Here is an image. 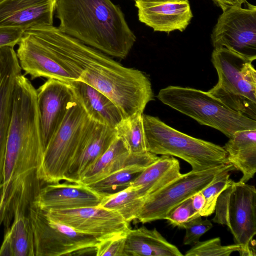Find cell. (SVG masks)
<instances>
[{
	"label": "cell",
	"mask_w": 256,
	"mask_h": 256,
	"mask_svg": "<svg viewBox=\"0 0 256 256\" xmlns=\"http://www.w3.org/2000/svg\"><path fill=\"white\" fill-rule=\"evenodd\" d=\"M145 168L139 166L124 168L86 186L102 198L108 196L131 186Z\"/></svg>",
	"instance_id": "cell-27"
},
{
	"label": "cell",
	"mask_w": 256,
	"mask_h": 256,
	"mask_svg": "<svg viewBox=\"0 0 256 256\" xmlns=\"http://www.w3.org/2000/svg\"><path fill=\"white\" fill-rule=\"evenodd\" d=\"M44 152L36 89L21 74L16 80L12 116L5 152L0 206L6 211L11 210L14 195L22 182L36 172Z\"/></svg>",
	"instance_id": "cell-1"
},
{
	"label": "cell",
	"mask_w": 256,
	"mask_h": 256,
	"mask_svg": "<svg viewBox=\"0 0 256 256\" xmlns=\"http://www.w3.org/2000/svg\"><path fill=\"white\" fill-rule=\"evenodd\" d=\"M89 119L83 108L74 99L44 152L36 172L40 181L51 184L64 180Z\"/></svg>",
	"instance_id": "cell-9"
},
{
	"label": "cell",
	"mask_w": 256,
	"mask_h": 256,
	"mask_svg": "<svg viewBox=\"0 0 256 256\" xmlns=\"http://www.w3.org/2000/svg\"><path fill=\"white\" fill-rule=\"evenodd\" d=\"M212 224L208 219L202 220L198 216L184 223L182 228L186 230L183 243L184 245H193L200 241V237L211 229Z\"/></svg>",
	"instance_id": "cell-31"
},
{
	"label": "cell",
	"mask_w": 256,
	"mask_h": 256,
	"mask_svg": "<svg viewBox=\"0 0 256 256\" xmlns=\"http://www.w3.org/2000/svg\"><path fill=\"white\" fill-rule=\"evenodd\" d=\"M56 0H0V26L26 30L53 25Z\"/></svg>",
	"instance_id": "cell-19"
},
{
	"label": "cell",
	"mask_w": 256,
	"mask_h": 256,
	"mask_svg": "<svg viewBox=\"0 0 256 256\" xmlns=\"http://www.w3.org/2000/svg\"><path fill=\"white\" fill-rule=\"evenodd\" d=\"M55 12L61 30L106 54L124 58L136 41L111 0H56Z\"/></svg>",
	"instance_id": "cell-2"
},
{
	"label": "cell",
	"mask_w": 256,
	"mask_h": 256,
	"mask_svg": "<svg viewBox=\"0 0 256 256\" xmlns=\"http://www.w3.org/2000/svg\"><path fill=\"white\" fill-rule=\"evenodd\" d=\"M142 114H138L124 118L115 128L118 137L124 142L132 154H141L146 150Z\"/></svg>",
	"instance_id": "cell-28"
},
{
	"label": "cell",
	"mask_w": 256,
	"mask_h": 256,
	"mask_svg": "<svg viewBox=\"0 0 256 256\" xmlns=\"http://www.w3.org/2000/svg\"><path fill=\"white\" fill-rule=\"evenodd\" d=\"M142 118L148 152L179 158L188 163L194 172L230 164L222 146L182 132L158 117L143 114Z\"/></svg>",
	"instance_id": "cell-4"
},
{
	"label": "cell",
	"mask_w": 256,
	"mask_h": 256,
	"mask_svg": "<svg viewBox=\"0 0 256 256\" xmlns=\"http://www.w3.org/2000/svg\"><path fill=\"white\" fill-rule=\"evenodd\" d=\"M78 80L110 98L124 118L142 114L146 104L154 100L151 83L143 72L124 67L109 56L88 64Z\"/></svg>",
	"instance_id": "cell-3"
},
{
	"label": "cell",
	"mask_w": 256,
	"mask_h": 256,
	"mask_svg": "<svg viewBox=\"0 0 256 256\" xmlns=\"http://www.w3.org/2000/svg\"><path fill=\"white\" fill-rule=\"evenodd\" d=\"M186 256H229L235 252H239L240 247L234 244L222 246L220 238H215L205 241H198L192 245Z\"/></svg>",
	"instance_id": "cell-30"
},
{
	"label": "cell",
	"mask_w": 256,
	"mask_h": 256,
	"mask_svg": "<svg viewBox=\"0 0 256 256\" xmlns=\"http://www.w3.org/2000/svg\"><path fill=\"white\" fill-rule=\"evenodd\" d=\"M138 20L154 31L183 32L193 16L188 0L136 2Z\"/></svg>",
	"instance_id": "cell-18"
},
{
	"label": "cell",
	"mask_w": 256,
	"mask_h": 256,
	"mask_svg": "<svg viewBox=\"0 0 256 256\" xmlns=\"http://www.w3.org/2000/svg\"><path fill=\"white\" fill-rule=\"evenodd\" d=\"M2 191H3V184L2 183H0V204L1 203V201H2Z\"/></svg>",
	"instance_id": "cell-40"
},
{
	"label": "cell",
	"mask_w": 256,
	"mask_h": 256,
	"mask_svg": "<svg viewBox=\"0 0 256 256\" xmlns=\"http://www.w3.org/2000/svg\"><path fill=\"white\" fill-rule=\"evenodd\" d=\"M232 8L224 12L211 39L214 48H226L253 61L256 59V6Z\"/></svg>",
	"instance_id": "cell-12"
},
{
	"label": "cell",
	"mask_w": 256,
	"mask_h": 256,
	"mask_svg": "<svg viewBox=\"0 0 256 256\" xmlns=\"http://www.w3.org/2000/svg\"><path fill=\"white\" fill-rule=\"evenodd\" d=\"M144 202L138 190L130 186L115 194L102 198L100 207L115 212L130 223L136 220Z\"/></svg>",
	"instance_id": "cell-26"
},
{
	"label": "cell",
	"mask_w": 256,
	"mask_h": 256,
	"mask_svg": "<svg viewBox=\"0 0 256 256\" xmlns=\"http://www.w3.org/2000/svg\"><path fill=\"white\" fill-rule=\"evenodd\" d=\"M6 214L3 208H0V226L1 224L4 222L5 218H6Z\"/></svg>",
	"instance_id": "cell-38"
},
{
	"label": "cell",
	"mask_w": 256,
	"mask_h": 256,
	"mask_svg": "<svg viewBox=\"0 0 256 256\" xmlns=\"http://www.w3.org/2000/svg\"><path fill=\"white\" fill-rule=\"evenodd\" d=\"M222 147L229 162L242 173L239 181L246 183L256 172V129L236 132Z\"/></svg>",
	"instance_id": "cell-24"
},
{
	"label": "cell",
	"mask_w": 256,
	"mask_h": 256,
	"mask_svg": "<svg viewBox=\"0 0 256 256\" xmlns=\"http://www.w3.org/2000/svg\"><path fill=\"white\" fill-rule=\"evenodd\" d=\"M39 182L35 174L27 177L12 199L14 221L10 228L14 256H34L32 230L28 210L40 188Z\"/></svg>",
	"instance_id": "cell-16"
},
{
	"label": "cell",
	"mask_w": 256,
	"mask_h": 256,
	"mask_svg": "<svg viewBox=\"0 0 256 256\" xmlns=\"http://www.w3.org/2000/svg\"><path fill=\"white\" fill-rule=\"evenodd\" d=\"M200 216L193 208L191 198L186 199L174 208L165 220L173 226L182 228L188 221Z\"/></svg>",
	"instance_id": "cell-32"
},
{
	"label": "cell",
	"mask_w": 256,
	"mask_h": 256,
	"mask_svg": "<svg viewBox=\"0 0 256 256\" xmlns=\"http://www.w3.org/2000/svg\"><path fill=\"white\" fill-rule=\"evenodd\" d=\"M68 83L90 119L113 128L124 119L116 105L96 88L78 80Z\"/></svg>",
	"instance_id": "cell-22"
},
{
	"label": "cell",
	"mask_w": 256,
	"mask_h": 256,
	"mask_svg": "<svg viewBox=\"0 0 256 256\" xmlns=\"http://www.w3.org/2000/svg\"><path fill=\"white\" fill-rule=\"evenodd\" d=\"M191 201L194 209L200 215L205 205V198L202 192H198L193 195Z\"/></svg>",
	"instance_id": "cell-37"
},
{
	"label": "cell",
	"mask_w": 256,
	"mask_h": 256,
	"mask_svg": "<svg viewBox=\"0 0 256 256\" xmlns=\"http://www.w3.org/2000/svg\"><path fill=\"white\" fill-rule=\"evenodd\" d=\"M125 234H120L99 241L94 248L97 256H126L124 252Z\"/></svg>",
	"instance_id": "cell-33"
},
{
	"label": "cell",
	"mask_w": 256,
	"mask_h": 256,
	"mask_svg": "<svg viewBox=\"0 0 256 256\" xmlns=\"http://www.w3.org/2000/svg\"><path fill=\"white\" fill-rule=\"evenodd\" d=\"M16 54L25 74L68 82L78 80L76 74L54 52L36 26L26 30Z\"/></svg>",
	"instance_id": "cell-11"
},
{
	"label": "cell",
	"mask_w": 256,
	"mask_h": 256,
	"mask_svg": "<svg viewBox=\"0 0 256 256\" xmlns=\"http://www.w3.org/2000/svg\"><path fill=\"white\" fill-rule=\"evenodd\" d=\"M235 169L234 166L220 165L206 170L182 174L162 189L146 197L137 216L142 224L165 220L176 206L201 191L222 172Z\"/></svg>",
	"instance_id": "cell-10"
},
{
	"label": "cell",
	"mask_w": 256,
	"mask_h": 256,
	"mask_svg": "<svg viewBox=\"0 0 256 256\" xmlns=\"http://www.w3.org/2000/svg\"><path fill=\"white\" fill-rule=\"evenodd\" d=\"M136 2H160L166 0H132Z\"/></svg>",
	"instance_id": "cell-39"
},
{
	"label": "cell",
	"mask_w": 256,
	"mask_h": 256,
	"mask_svg": "<svg viewBox=\"0 0 256 256\" xmlns=\"http://www.w3.org/2000/svg\"><path fill=\"white\" fill-rule=\"evenodd\" d=\"M36 96L44 152L75 98L68 82L54 78H48L36 90Z\"/></svg>",
	"instance_id": "cell-14"
},
{
	"label": "cell",
	"mask_w": 256,
	"mask_h": 256,
	"mask_svg": "<svg viewBox=\"0 0 256 256\" xmlns=\"http://www.w3.org/2000/svg\"><path fill=\"white\" fill-rule=\"evenodd\" d=\"M22 74L14 48H0V184L3 180L6 141L12 116L16 80Z\"/></svg>",
	"instance_id": "cell-17"
},
{
	"label": "cell",
	"mask_w": 256,
	"mask_h": 256,
	"mask_svg": "<svg viewBox=\"0 0 256 256\" xmlns=\"http://www.w3.org/2000/svg\"><path fill=\"white\" fill-rule=\"evenodd\" d=\"M215 4L220 7L223 12L232 8L241 7L242 4L246 2V0H212Z\"/></svg>",
	"instance_id": "cell-36"
},
{
	"label": "cell",
	"mask_w": 256,
	"mask_h": 256,
	"mask_svg": "<svg viewBox=\"0 0 256 256\" xmlns=\"http://www.w3.org/2000/svg\"><path fill=\"white\" fill-rule=\"evenodd\" d=\"M0 256H14L10 227L5 230L4 240L0 248Z\"/></svg>",
	"instance_id": "cell-35"
},
{
	"label": "cell",
	"mask_w": 256,
	"mask_h": 256,
	"mask_svg": "<svg viewBox=\"0 0 256 256\" xmlns=\"http://www.w3.org/2000/svg\"><path fill=\"white\" fill-rule=\"evenodd\" d=\"M34 199L28 210L34 256L78 255L94 250L99 241L94 236L50 218L38 206Z\"/></svg>",
	"instance_id": "cell-8"
},
{
	"label": "cell",
	"mask_w": 256,
	"mask_h": 256,
	"mask_svg": "<svg viewBox=\"0 0 256 256\" xmlns=\"http://www.w3.org/2000/svg\"><path fill=\"white\" fill-rule=\"evenodd\" d=\"M102 199V197L83 184L58 182L40 188L34 202L40 208L48 210L96 206Z\"/></svg>",
	"instance_id": "cell-21"
},
{
	"label": "cell",
	"mask_w": 256,
	"mask_h": 256,
	"mask_svg": "<svg viewBox=\"0 0 256 256\" xmlns=\"http://www.w3.org/2000/svg\"><path fill=\"white\" fill-rule=\"evenodd\" d=\"M181 174L178 160L172 156L162 155L140 174L131 186L144 200Z\"/></svg>",
	"instance_id": "cell-25"
},
{
	"label": "cell",
	"mask_w": 256,
	"mask_h": 256,
	"mask_svg": "<svg viewBox=\"0 0 256 256\" xmlns=\"http://www.w3.org/2000/svg\"><path fill=\"white\" fill-rule=\"evenodd\" d=\"M24 30L18 28L0 26V48H14L20 42Z\"/></svg>",
	"instance_id": "cell-34"
},
{
	"label": "cell",
	"mask_w": 256,
	"mask_h": 256,
	"mask_svg": "<svg viewBox=\"0 0 256 256\" xmlns=\"http://www.w3.org/2000/svg\"><path fill=\"white\" fill-rule=\"evenodd\" d=\"M159 156L148 152L132 154L122 139L116 137L106 151L80 176L78 183L87 186L124 168H146Z\"/></svg>",
	"instance_id": "cell-20"
},
{
	"label": "cell",
	"mask_w": 256,
	"mask_h": 256,
	"mask_svg": "<svg viewBox=\"0 0 256 256\" xmlns=\"http://www.w3.org/2000/svg\"><path fill=\"white\" fill-rule=\"evenodd\" d=\"M158 98L202 125L214 128L229 138L238 130L256 129V120L229 108L208 92L180 86L161 89Z\"/></svg>",
	"instance_id": "cell-5"
},
{
	"label": "cell",
	"mask_w": 256,
	"mask_h": 256,
	"mask_svg": "<svg viewBox=\"0 0 256 256\" xmlns=\"http://www.w3.org/2000/svg\"><path fill=\"white\" fill-rule=\"evenodd\" d=\"M116 137L115 128L89 119L64 180L78 183L82 174L106 151Z\"/></svg>",
	"instance_id": "cell-15"
},
{
	"label": "cell",
	"mask_w": 256,
	"mask_h": 256,
	"mask_svg": "<svg viewBox=\"0 0 256 256\" xmlns=\"http://www.w3.org/2000/svg\"><path fill=\"white\" fill-rule=\"evenodd\" d=\"M217 84L208 92L229 108L256 120V70L253 60L226 48H214Z\"/></svg>",
	"instance_id": "cell-6"
},
{
	"label": "cell",
	"mask_w": 256,
	"mask_h": 256,
	"mask_svg": "<svg viewBox=\"0 0 256 256\" xmlns=\"http://www.w3.org/2000/svg\"><path fill=\"white\" fill-rule=\"evenodd\" d=\"M227 170L218 174L214 180L200 192L205 198V205L200 216L207 217L214 212L217 200L220 194L228 186L231 182L230 172Z\"/></svg>",
	"instance_id": "cell-29"
},
{
	"label": "cell",
	"mask_w": 256,
	"mask_h": 256,
	"mask_svg": "<svg viewBox=\"0 0 256 256\" xmlns=\"http://www.w3.org/2000/svg\"><path fill=\"white\" fill-rule=\"evenodd\" d=\"M44 211L50 218L98 241L125 234L130 229V223L120 214L98 206Z\"/></svg>",
	"instance_id": "cell-13"
},
{
	"label": "cell",
	"mask_w": 256,
	"mask_h": 256,
	"mask_svg": "<svg viewBox=\"0 0 256 256\" xmlns=\"http://www.w3.org/2000/svg\"><path fill=\"white\" fill-rule=\"evenodd\" d=\"M126 256H182L178 248L169 242L156 228L142 226L130 229L126 235Z\"/></svg>",
	"instance_id": "cell-23"
},
{
	"label": "cell",
	"mask_w": 256,
	"mask_h": 256,
	"mask_svg": "<svg viewBox=\"0 0 256 256\" xmlns=\"http://www.w3.org/2000/svg\"><path fill=\"white\" fill-rule=\"evenodd\" d=\"M256 190L254 186L232 180L218 196L214 222L226 226L238 245L241 256H256Z\"/></svg>",
	"instance_id": "cell-7"
}]
</instances>
